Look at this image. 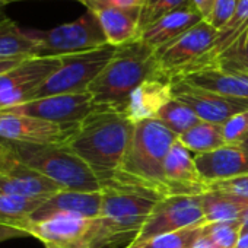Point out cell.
<instances>
[{
  "mask_svg": "<svg viewBox=\"0 0 248 248\" xmlns=\"http://www.w3.org/2000/svg\"><path fill=\"white\" fill-rule=\"evenodd\" d=\"M135 130V123L118 109L98 105L80 124L69 148L95 172L101 186L120 170Z\"/></svg>",
  "mask_w": 248,
  "mask_h": 248,
  "instance_id": "cell-1",
  "label": "cell"
},
{
  "mask_svg": "<svg viewBox=\"0 0 248 248\" xmlns=\"http://www.w3.org/2000/svg\"><path fill=\"white\" fill-rule=\"evenodd\" d=\"M177 140L178 136L156 118L135 123L133 136L121 167L105 184L114 183L142 188L161 199L174 196L164 175V162Z\"/></svg>",
  "mask_w": 248,
  "mask_h": 248,
  "instance_id": "cell-2",
  "label": "cell"
},
{
  "mask_svg": "<svg viewBox=\"0 0 248 248\" xmlns=\"http://www.w3.org/2000/svg\"><path fill=\"white\" fill-rule=\"evenodd\" d=\"M101 193V213L92 220L89 232L91 248L129 245L161 200L155 193L114 183L104 184Z\"/></svg>",
  "mask_w": 248,
  "mask_h": 248,
  "instance_id": "cell-3",
  "label": "cell"
},
{
  "mask_svg": "<svg viewBox=\"0 0 248 248\" xmlns=\"http://www.w3.org/2000/svg\"><path fill=\"white\" fill-rule=\"evenodd\" d=\"M156 76L161 75L155 51L136 38L117 47L115 54L91 83L88 92L96 105L120 111L136 88Z\"/></svg>",
  "mask_w": 248,
  "mask_h": 248,
  "instance_id": "cell-4",
  "label": "cell"
},
{
  "mask_svg": "<svg viewBox=\"0 0 248 248\" xmlns=\"http://www.w3.org/2000/svg\"><path fill=\"white\" fill-rule=\"evenodd\" d=\"M19 162L54 181L62 190L101 191V181L69 145H34L0 140Z\"/></svg>",
  "mask_w": 248,
  "mask_h": 248,
  "instance_id": "cell-5",
  "label": "cell"
},
{
  "mask_svg": "<svg viewBox=\"0 0 248 248\" xmlns=\"http://www.w3.org/2000/svg\"><path fill=\"white\" fill-rule=\"evenodd\" d=\"M115 50L117 47L107 44L89 51L62 56L60 67L37 89L32 99L88 92L91 83L115 54Z\"/></svg>",
  "mask_w": 248,
  "mask_h": 248,
  "instance_id": "cell-6",
  "label": "cell"
},
{
  "mask_svg": "<svg viewBox=\"0 0 248 248\" xmlns=\"http://www.w3.org/2000/svg\"><path fill=\"white\" fill-rule=\"evenodd\" d=\"M28 31L38 41V57H62L89 51L108 44L99 19L92 11H88L73 22L47 31Z\"/></svg>",
  "mask_w": 248,
  "mask_h": 248,
  "instance_id": "cell-7",
  "label": "cell"
},
{
  "mask_svg": "<svg viewBox=\"0 0 248 248\" xmlns=\"http://www.w3.org/2000/svg\"><path fill=\"white\" fill-rule=\"evenodd\" d=\"M60 57H30L0 75V111L25 104L60 67Z\"/></svg>",
  "mask_w": 248,
  "mask_h": 248,
  "instance_id": "cell-8",
  "label": "cell"
},
{
  "mask_svg": "<svg viewBox=\"0 0 248 248\" xmlns=\"http://www.w3.org/2000/svg\"><path fill=\"white\" fill-rule=\"evenodd\" d=\"M206 225L200 196H171L161 199L152 209L135 241H143L155 235Z\"/></svg>",
  "mask_w": 248,
  "mask_h": 248,
  "instance_id": "cell-9",
  "label": "cell"
},
{
  "mask_svg": "<svg viewBox=\"0 0 248 248\" xmlns=\"http://www.w3.org/2000/svg\"><path fill=\"white\" fill-rule=\"evenodd\" d=\"M79 124H57L37 117L0 111V140L34 145H69Z\"/></svg>",
  "mask_w": 248,
  "mask_h": 248,
  "instance_id": "cell-10",
  "label": "cell"
},
{
  "mask_svg": "<svg viewBox=\"0 0 248 248\" xmlns=\"http://www.w3.org/2000/svg\"><path fill=\"white\" fill-rule=\"evenodd\" d=\"M216 32L217 31L207 21H202L174 41L156 50L155 56L159 75L171 80L209 50Z\"/></svg>",
  "mask_w": 248,
  "mask_h": 248,
  "instance_id": "cell-11",
  "label": "cell"
},
{
  "mask_svg": "<svg viewBox=\"0 0 248 248\" xmlns=\"http://www.w3.org/2000/svg\"><path fill=\"white\" fill-rule=\"evenodd\" d=\"M96 104L89 92L53 95L28 101L25 104L2 111L37 117L57 124H80L96 109Z\"/></svg>",
  "mask_w": 248,
  "mask_h": 248,
  "instance_id": "cell-12",
  "label": "cell"
},
{
  "mask_svg": "<svg viewBox=\"0 0 248 248\" xmlns=\"http://www.w3.org/2000/svg\"><path fill=\"white\" fill-rule=\"evenodd\" d=\"M171 93L175 99L186 104L202 121L213 124H225L233 115L248 111L247 99L223 96L180 80H171Z\"/></svg>",
  "mask_w": 248,
  "mask_h": 248,
  "instance_id": "cell-13",
  "label": "cell"
},
{
  "mask_svg": "<svg viewBox=\"0 0 248 248\" xmlns=\"http://www.w3.org/2000/svg\"><path fill=\"white\" fill-rule=\"evenodd\" d=\"M92 220L76 215H57L41 222L28 220L22 229L28 236L40 239L46 248H91Z\"/></svg>",
  "mask_w": 248,
  "mask_h": 248,
  "instance_id": "cell-14",
  "label": "cell"
},
{
  "mask_svg": "<svg viewBox=\"0 0 248 248\" xmlns=\"http://www.w3.org/2000/svg\"><path fill=\"white\" fill-rule=\"evenodd\" d=\"M60 190L62 187L54 181L19 162L6 151L0 162V196L46 200Z\"/></svg>",
  "mask_w": 248,
  "mask_h": 248,
  "instance_id": "cell-15",
  "label": "cell"
},
{
  "mask_svg": "<svg viewBox=\"0 0 248 248\" xmlns=\"http://www.w3.org/2000/svg\"><path fill=\"white\" fill-rule=\"evenodd\" d=\"M197 171L209 186L248 174V140L238 145H225L207 154L194 155Z\"/></svg>",
  "mask_w": 248,
  "mask_h": 248,
  "instance_id": "cell-16",
  "label": "cell"
},
{
  "mask_svg": "<svg viewBox=\"0 0 248 248\" xmlns=\"http://www.w3.org/2000/svg\"><path fill=\"white\" fill-rule=\"evenodd\" d=\"M164 175L174 196H202L209 191V186L197 171L194 156L180 140L172 145L165 158Z\"/></svg>",
  "mask_w": 248,
  "mask_h": 248,
  "instance_id": "cell-17",
  "label": "cell"
},
{
  "mask_svg": "<svg viewBox=\"0 0 248 248\" xmlns=\"http://www.w3.org/2000/svg\"><path fill=\"white\" fill-rule=\"evenodd\" d=\"M102 193L93 191H70L60 190L47 200L31 215V222H41L57 215H76L88 219H95L101 213Z\"/></svg>",
  "mask_w": 248,
  "mask_h": 248,
  "instance_id": "cell-18",
  "label": "cell"
},
{
  "mask_svg": "<svg viewBox=\"0 0 248 248\" xmlns=\"http://www.w3.org/2000/svg\"><path fill=\"white\" fill-rule=\"evenodd\" d=\"M247 28H248V0H239L235 15L223 28L217 30L216 37L212 46L209 47V50L204 54H202L197 60L190 63L187 67H184L174 78H180V76L200 72V70L215 69L220 57L233 46V43L244 34Z\"/></svg>",
  "mask_w": 248,
  "mask_h": 248,
  "instance_id": "cell-19",
  "label": "cell"
},
{
  "mask_svg": "<svg viewBox=\"0 0 248 248\" xmlns=\"http://www.w3.org/2000/svg\"><path fill=\"white\" fill-rule=\"evenodd\" d=\"M171 98V80L156 76L136 88L120 111L126 114L133 123L155 118L158 111Z\"/></svg>",
  "mask_w": 248,
  "mask_h": 248,
  "instance_id": "cell-20",
  "label": "cell"
},
{
  "mask_svg": "<svg viewBox=\"0 0 248 248\" xmlns=\"http://www.w3.org/2000/svg\"><path fill=\"white\" fill-rule=\"evenodd\" d=\"M204 21L200 12L194 6L183 8L174 11L164 18L158 19L148 28H145L139 38L149 46L154 51L159 50L161 47L167 46L168 43L174 41L188 30H191L199 22Z\"/></svg>",
  "mask_w": 248,
  "mask_h": 248,
  "instance_id": "cell-21",
  "label": "cell"
},
{
  "mask_svg": "<svg viewBox=\"0 0 248 248\" xmlns=\"http://www.w3.org/2000/svg\"><path fill=\"white\" fill-rule=\"evenodd\" d=\"M171 80H180L203 91L248 101V73L244 72L207 69L174 78Z\"/></svg>",
  "mask_w": 248,
  "mask_h": 248,
  "instance_id": "cell-22",
  "label": "cell"
},
{
  "mask_svg": "<svg viewBox=\"0 0 248 248\" xmlns=\"http://www.w3.org/2000/svg\"><path fill=\"white\" fill-rule=\"evenodd\" d=\"M142 8H108L95 12L108 44L118 47L139 38Z\"/></svg>",
  "mask_w": 248,
  "mask_h": 248,
  "instance_id": "cell-23",
  "label": "cell"
},
{
  "mask_svg": "<svg viewBox=\"0 0 248 248\" xmlns=\"http://www.w3.org/2000/svg\"><path fill=\"white\" fill-rule=\"evenodd\" d=\"M38 41L8 16L0 21V60L38 57Z\"/></svg>",
  "mask_w": 248,
  "mask_h": 248,
  "instance_id": "cell-24",
  "label": "cell"
},
{
  "mask_svg": "<svg viewBox=\"0 0 248 248\" xmlns=\"http://www.w3.org/2000/svg\"><path fill=\"white\" fill-rule=\"evenodd\" d=\"M200 197L206 225L219 222H239L242 212L248 206V202L242 199L215 190H209Z\"/></svg>",
  "mask_w": 248,
  "mask_h": 248,
  "instance_id": "cell-25",
  "label": "cell"
},
{
  "mask_svg": "<svg viewBox=\"0 0 248 248\" xmlns=\"http://www.w3.org/2000/svg\"><path fill=\"white\" fill-rule=\"evenodd\" d=\"M178 140L196 155L207 154L226 145L223 139L222 124H213L207 121H200L194 127L181 135Z\"/></svg>",
  "mask_w": 248,
  "mask_h": 248,
  "instance_id": "cell-26",
  "label": "cell"
},
{
  "mask_svg": "<svg viewBox=\"0 0 248 248\" xmlns=\"http://www.w3.org/2000/svg\"><path fill=\"white\" fill-rule=\"evenodd\" d=\"M155 118L178 138L202 121L186 104L175 99L174 96L164 104Z\"/></svg>",
  "mask_w": 248,
  "mask_h": 248,
  "instance_id": "cell-27",
  "label": "cell"
},
{
  "mask_svg": "<svg viewBox=\"0 0 248 248\" xmlns=\"http://www.w3.org/2000/svg\"><path fill=\"white\" fill-rule=\"evenodd\" d=\"M44 200L0 196V225L22 229V226L30 220L31 215L41 206Z\"/></svg>",
  "mask_w": 248,
  "mask_h": 248,
  "instance_id": "cell-28",
  "label": "cell"
},
{
  "mask_svg": "<svg viewBox=\"0 0 248 248\" xmlns=\"http://www.w3.org/2000/svg\"><path fill=\"white\" fill-rule=\"evenodd\" d=\"M203 226H191L175 232L155 235L143 241H132L124 248H191L194 241L203 233Z\"/></svg>",
  "mask_w": 248,
  "mask_h": 248,
  "instance_id": "cell-29",
  "label": "cell"
},
{
  "mask_svg": "<svg viewBox=\"0 0 248 248\" xmlns=\"http://www.w3.org/2000/svg\"><path fill=\"white\" fill-rule=\"evenodd\" d=\"M188 6H194L193 0H145L140 12L139 35L145 28L164 18L165 15Z\"/></svg>",
  "mask_w": 248,
  "mask_h": 248,
  "instance_id": "cell-30",
  "label": "cell"
},
{
  "mask_svg": "<svg viewBox=\"0 0 248 248\" xmlns=\"http://www.w3.org/2000/svg\"><path fill=\"white\" fill-rule=\"evenodd\" d=\"M215 69L248 73V28L220 57Z\"/></svg>",
  "mask_w": 248,
  "mask_h": 248,
  "instance_id": "cell-31",
  "label": "cell"
},
{
  "mask_svg": "<svg viewBox=\"0 0 248 248\" xmlns=\"http://www.w3.org/2000/svg\"><path fill=\"white\" fill-rule=\"evenodd\" d=\"M203 233L222 248H236L241 236V222L207 223L203 226Z\"/></svg>",
  "mask_w": 248,
  "mask_h": 248,
  "instance_id": "cell-32",
  "label": "cell"
},
{
  "mask_svg": "<svg viewBox=\"0 0 248 248\" xmlns=\"http://www.w3.org/2000/svg\"><path fill=\"white\" fill-rule=\"evenodd\" d=\"M226 145H238L248 140V111L239 112L222 124Z\"/></svg>",
  "mask_w": 248,
  "mask_h": 248,
  "instance_id": "cell-33",
  "label": "cell"
},
{
  "mask_svg": "<svg viewBox=\"0 0 248 248\" xmlns=\"http://www.w3.org/2000/svg\"><path fill=\"white\" fill-rule=\"evenodd\" d=\"M239 0H215L212 14L206 19L216 31L223 28L235 15Z\"/></svg>",
  "mask_w": 248,
  "mask_h": 248,
  "instance_id": "cell-34",
  "label": "cell"
},
{
  "mask_svg": "<svg viewBox=\"0 0 248 248\" xmlns=\"http://www.w3.org/2000/svg\"><path fill=\"white\" fill-rule=\"evenodd\" d=\"M209 190L228 193V194H232V196H235L238 199H242V200L248 202V174L233 177V178H228V180H222V181L210 183Z\"/></svg>",
  "mask_w": 248,
  "mask_h": 248,
  "instance_id": "cell-35",
  "label": "cell"
},
{
  "mask_svg": "<svg viewBox=\"0 0 248 248\" xmlns=\"http://www.w3.org/2000/svg\"><path fill=\"white\" fill-rule=\"evenodd\" d=\"M143 2L145 0H83L82 3L88 8V11L98 12L108 8H142Z\"/></svg>",
  "mask_w": 248,
  "mask_h": 248,
  "instance_id": "cell-36",
  "label": "cell"
},
{
  "mask_svg": "<svg viewBox=\"0 0 248 248\" xmlns=\"http://www.w3.org/2000/svg\"><path fill=\"white\" fill-rule=\"evenodd\" d=\"M28 236V233L19 228L15 226H8V225H0V242L15 239V238H24Z\"/></svg>",
  "mask_w": 248,
  "mask_h": 248,
  "instance_id": "cell-37",
  "label": "cell"
},
{
  "mask_svg": "<svg viewBox=\"0 0 248 248\" xmlns=\"http://www.w3.org/2000/svg\"><path fill=\"white\" fill-rule=\"evenodd\" d=\"M193 5L200 12V15L203 16V19L206 21L209 18V15L212 14L215 0H193Z\"/></svg>",
  "mask_w": 248,
  "mask_h": 248,
  "instance_id": "cell-38",
  "label": "cell"
},
{
  "mask_svg": "<svg viewBox=\"0 0 248 248\" xmlns=\"http://www.w3.org/2000/svg\"><path fill=\"white\" fill-rule=\"evenodd\" d=\"M191 248H222V247H219V245H217L215 241H212L207 235L202 233V235L194 241V244H193Z\"/></svg>",
  "mask_w": 248,
  "mask_h": 248,
  "instance_id": "cell-39",
  "label": "cell"
},
{
  "mask_svg": "<svg viewBox=\"0 0 248 248\" xmlns=\"http://www.w3.org/2000/svg\"><path fill=\"white\" fill-rule=\"evenodd\" d=\"M24 60L25 59H5V60H0V75H3V73L12 70L14 67H16L18 64H21Z\"/></svg>",
  "mask_w": 248,
  "mask_h": 248,
  "instance_id": "cell-40",
  "label": "cell"
},
{
  "mask_svg": "<svg viewBox=\"0 0 248 248\" xmlns=\"http://www.w3.org/2000/svg\"><path fill=\"white\" fill-rule=\"evenodd\" d=\"M239 222H241V235L248 233V206L242 212V216H241V220Z\"/></svg>",
  "mask_w": 248,
  "mask_h": 248,
  "instance_id": "cell-41",
  "label": "cell"
},
{
  "mask_svg": "<svg viewBox=\"0 0 248 248\" xmlns=\"http://www.w3.org/2000/svg\"><path fill=\"white\" fill-rule=\"evenodd\" d=\"M236 248H248V233H244L239 236Z\"/></svg>",
  "mask_w": 248,
  "mask_h": 248,
  "instance_id": "cell-42",
  "label": "cell"
},
{
  "mask_svg": "<svg viewBox=\"0 0 248 248\" xmlns=\"http://www.w3.org/2000/svg\"><path fill=\"white\" fill-rule=\"evenodd\" d=\"M5 154H6V151H5V146L2 145V142H0V162H2V159L5 158Z\"/></svg>",
  "mask_w": 248,
  "mask_h": 248,
  "instance_id": "cell-43",
  "label": "cell"
},
{
  "mask_svg": "<svg viewBox=\"0 0 248 248\" xmlns=\"http://www.w3.org/2000/svg\"><path fill=\"white\" fill-rule=\"evenodd\" d=\"M8 5V2H6V0H0V9H3L5 6Z\"/></svg>",
  "mask_w": 248,
  "mask_h": 248,
  "instance_id": "cell-44",
  "label": "cell"
},
{
  "mask_svg": "<svg viewBox=\"0 0 248 248\" xmlns=\"http://www.w3.org/2000/svg\"><path fill=\"white\" fill-rule=\"evenodd\" d=\"M6 18V15L3 14V9H0V21H3Z\"/></svg>",
  "mask_w": 248,
  "mask_h": 248,
  "instance_id": "cell-45",
  "label": "cell"
},
{
  "mask_svg": "<svg viewBox=\"0 0 248 248\" xmlns=\"http://www.w3.org/2000/svg\"><path fill=\"white\" fill-rule=\"evenodd\" d=\"M6 2H8V5H9V3H12V2H18V0H6ZM79 2H83V0H79Z\"/></svg>",
  "mask_w": 248,
  "mask_h": 248,
  "instance_id": "cell-46",
  "label": "cell"
}]
</instances>
